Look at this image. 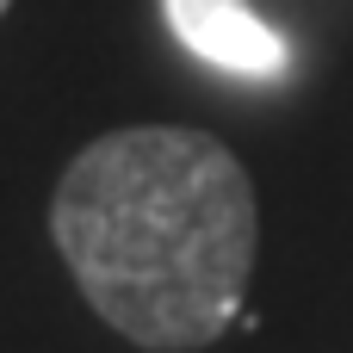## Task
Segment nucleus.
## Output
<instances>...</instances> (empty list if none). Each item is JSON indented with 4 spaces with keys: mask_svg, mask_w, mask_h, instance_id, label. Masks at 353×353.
<instances>
[{
    "mask_svg": "<svg viewBox=\"0 0 353 353\" xmlns=\"http://www.w3.org/2000/svg\"><path fill=\"white\" fill-rule=\"evenodd\" d=\"M50 236L99 323L137 347L186 353L242 316L261 205L248 168L217 137L130 124L68 161Z\"/></svg>",
    "mask_w": 353,
    "mask_h": 353,
    "instance_id": "obj_1",
    "label": "nucleus"
},
{
    "mask_svg": "<svg viewBox=\"0 0 353 353\" xmlns=\"http://www.w3.org/2000/svg\"><path fill=\"white\" fill-rule=\"evenodd\" d=\"M174 37L223 68V74H242V81H279L292 68V43L254 12V0H161Z\"/></svg>",
    "mask_w": 353,
    "mask_h": 353,
    "instance_id": "obj_2",
    "label": "nucleus"
},
{
    "mask_svg": "<svg viewBox=\"0 0 353 353\" xmlns=\"http://www.w3.org/2000/svg\"><path fill=\"white\" fill-rule=\"evenodd\" d=\"M6 6H12V0H0V12H6Z\"/></svg>",
    "mask_w": 353,
    "mask_h": 353,
    "instance_id": "obj_3",
    "label": "nucleus"
}]
</instances>
